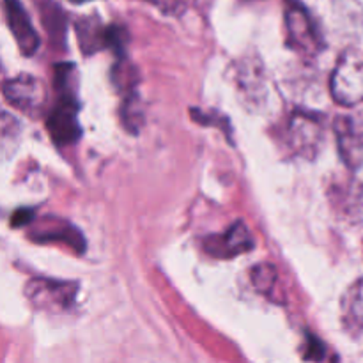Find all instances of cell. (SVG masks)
I'll use <instances>...</instances> for the list:
<instances>
[{
	"label": "cell",
	"instance_id": "obj_5",
	"mask_svg": "<svg viewBox=\"0 0 363 363\" xmlns=\"http://www.w3.org/2000/svg\"><path fill=\"white\" fill-rule=\"evenodd\" d=\"M323 124L319 117L307 112H294L287 123L286 140L291 151L301 158H314L323 144Z\"/></svg>",
	"mask_w": 363,
	"mask_h": 363
},
{
	"label": "cell",
	"instance_id": "obj_8",
	"mask_svg": "<svg viewBox=\"0 0 363 363\" xmlns=\"http://www.w3.org/2000/svg\"><path fill=\"white\" fill-rule=\"evenodd\" d=\"M30 238L38 243H57L66 245L71 250L82 252L85 250L84 234L73 227L71 223L62 222L59 218H43L39 220L38 225L32 227Z\"/></svg>",
	"mask_w": 363,
	"mask_h": 363
},
{
	"label": "cell",
	"instance_id": "obj_15",
	"mask_svg": "<svg viewBox=\"0 0 363 363\" xmlns=\"http://www.w3.org/2000/svg\"><path fill=\"white\" fill-rule=\"evenodd\" d=\"M250 280L252 286L255 287V291H259L264 296L272 298L273 289L277 287V282H279V273H277L275 266L266 264V262H261V264L255 266L250 272Z\"/></svg>",
	"mask_w": 363,
	"mask_h": 363
},
{
	"label": "cell",
	"instance_id": "obj_11",
	"mask_svg": "<svg viewBox=\"0 0 363 363\" xmlns=\"http://www.w3.org/2000/svg\"><path fill=\"white\" fill-rule=\"evenodd\" d=\"M337 145L342 162L351 170L360 169L363 165V133L350 117H339L335 121Z\"/></svg>",
	"mask_w": 363,
	"mask_h": 363
},
{
	"label": "cell",
	"instance_id": "obj_9",
	"mask_svg": "<svg viewBox=\"0 0 363 363\" xmlns=\"http://www.w3.org/2000/svg\"><path fill=\"white\" fill-rule=\"evenodd\" d=\"M4 9H6L7 25H9L11 34L14 35V41H16L20 52L27 57L34 55L39 48V35L27 11L23 9L20 0H4Z\"/></svg>",
	"mask_w": 363,
	"mask_h": 363
},
{
	"label": "cell",
	"instance_id": "obj_4",
	"mask_svg": "<svg viewBox=\"0 0 363 363\" xmlns=\"http://www.w3.org/2000/svg\"><path fill=\"white\" fill-rule=\"evenodd\" d=\"M332 96L339 105L357 106L363 103V59L344 55L335 66L330 80Z\"/></svg>",
	"mask_w": 363,
	"mask_h": 363
},
{
	"label": "cell",
	"instance_id": "obj_19",
	"mask_svg": "<svg viewBox=\"0 0 363 363\" xmlns=\"http://www.w3.org/2000/svg\"><path fill=\"white\" fill-rule=\"evenodd\" d=\"M74 2H84V0H74Z\"/></svg>",
	"mask_w": 363,
	"mask_h": 363
},
{
	"label": "cell",
	"instance_id": "obj_3",
	"mask_svg": "<svg viewBox=\"0 0 363 363\" xmlns=\"http://www.w3.org/2000/svg\"><path fill=\"white\" fill-rule=\"evenodd\" d=\"M287 41L296 52L303 55H315L321 52L323 41L308 11L298 0L286 2Z\"/></svg>",
	"mask_w": 363,
	"mask_h": 363
},
{
	"label": "cell",
	"instance_id": "obj_14",
	"mask_svg": "<svg viewBox=\"0 0 363 363\" xmlns=\"http://www.w3.org/2000/svg\"><path fill=\"white\" fill-rule=\"evenodd\" d=\"M121 117H123V124L128 131L131 133H138L144 124V112L140 106V96L133 91L126 92L124 98L123 108H121Z\"/></svg>",
	"mask_w": 363,
	"mask_h": 363
},
{
	"label": "cell",
	"instance_id": "obj_7",
	"mask_svg": "<svg viewBox=\"0 0 363 363\" xmlns=\"http://www.w3.org/2000/svg\"><path fill=\"white\" fill-rule=\"evenodd\" d=\"M254 247V236L243 222H236L225 233L215 234L204 240L206 252L216 259H233L245 252H250Z\"/></svg>",
	"mask_w": 363,
	"mask_h": 363
},
{
	"label": "cell",
	"instance_id": "obj_16",
	"mask_svg": "<svg viewBox=\"0 0 363 363\" xmlns=\"http://www.w3.org/2000/svg\"><path fill=\"white\" fill-rule=\"evenodd\" d=\"M147 2L162 9L165 14H177L183 9V0H147Z\"/></svg>",
	"mask_w": 363,
	"mask_h": 363
},
{
	"label": "cell",
	"instance_id": "obj_13",
	"mask_svg": "<svg viewBox=\"0 0 363 363\" xmlns=\"http://www.w3.org/2000/svg\"><path fill=\"white\" fill-rule=\"evenodd\" d=\"M333 201L346 216H360L363 213V183L351 181L346 188H339Z\"/></svg>",
	"mask_w": 363,
	"mask_h": 363
},
{
	"label": "cell",
	"instance_id": "obj_12",
	"mask_svg": "<svg viewBox=\"0 0 363 363\" xmlns=\"http://www.w3.org/2000/svg\"><path fill=\"white\" fill-rule=\"evenodd\" d=\"M344 328L353 335H363V279L347 287L340 301Z\"/></svg>",
	"mask_w": 363,
	"mask_h": 363
},
{
	"label": "cell",
	"instance_id": "obj_10",
	"mask_svg": "<svg viewBox=\"0 0 363 363\" xmlns=\"http://www.w3.org/2000/svg\"><path fill=\"white\" fill-rule=\"evenodd\" d=\"M77 32L80 39V48L87 55L103 48H113L121 52L124 46V32L117 27H103L98 20L80 21Z\"/></svg>",
	"mask_w": 363,
	"mask_h": 363
},
{
	"label": "cell",
	"instance_id": "obj_1",
	"mask_svg": "<svg viewBox=\"0 0 363 363\" xmlns=\"http://www.w3.org/2000/svg\"><path fill=\"white\" fill-rule=\"evenodd\" d=\"M71 64H59L55 67V85L60 98L46 117V131L57 145H71L80 138L82 130L78 123V103L69 87Z\"/></svg>",
	"mask_w": 363,
	"mask_h": 363
},
{
	"label": "cell",
	"instance_id": "obj_2",
	"mask_svg": "<svg viewBox=\"0 0 363 363\" xmlns=\"http://www.w3.org/2000/svg\"><path fill=\"white\" fill-rule=\"evenodd\" d=\"M78 284L66 280L32 279L25 286V296L34 308L50 314H59L73 308L77 301Z\"/></svg>",
	"mask_w": 363,
	"mask_h": 363
},
{
	"label": "cell",
	"instance_id": "obj_18",
	"mask_svg": "<svg viewBox=\"0 0 363 363\" xmlns=\"http://www.w3.org/2000/svg\"><path fill=\"white\" fill-rule=\"evenodd\" d=\"M34 215L30 211H18L16 215L13 216V227H21V225H28L32 222Z\"/></svg>",
	"mask_w": 363,
	"mask_h": 363
},
{
	"label": "cell",
	"instance_id": "obj_17",
	"mask_svg": "<svg viewBox=\"0 0 363 363\" xmlns=\"http://www.w3.org/2000/svg\"><path fill=\"white\" fill-rule=\"evenodd\" d=\"M323 354H325V347L319 342L315 337L308 339V347H307V358L308 360H321Z\"/></svg>",
	"mask_w": 363,
	"mask_h": 363
},
{
	"label": "cell",
	"instance_id": "obj_6",
	"mask_svg": "<svg viewBox=\"0 0 363 363\" xmlns=\"http://www.w3.org/2000/svg\"><path fill=\"white\" fill-rule=\"evenodd\" d=\"M2 92L11 106L28 113V116H35L41 112L48 101L46 85L32 74H18V77L11 78L4 84Z\"/></svg>",
	"mask_w": 363,
	"mask_h": 363
}]
</instances>
